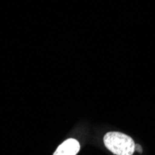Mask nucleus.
<instances>
[{"mask_svg":"<svg viewBox=\"0 0 155 155\" xmlns=\"http://www.w3.org/2000/svg\"><path fill=\"white\" fill-rule=\"evenodd\" d=\"M103 141L106 148L115 155H133L136 151L133 138L120 132H108Z\"/></svg>","mask_w":155,"mask_h":155,"instance_id":"nucleus-1","label":"nucleus"},{"mask_svg":"<svg viewBox=\"0 0 155 155\" xmlns=\"http://www.w3.org/2000/svg\"><path fill=\"white\" fill-rule=\"evenodd\" d=\"M80 150V144L74 138H69L61 143L53 155H76Z\"/></svg>","mask_w":155,"mask_h":155,"instance_id":"nucleus-2","label":"nucleus"},{"mask_svg":"<svg viewBox=\"0 0 155 155\" xmlns=\"http://www.w3.org/2000/svg\"><path fill=\"white\" fill-rule=\"evenodd\" d=\"M135 150H137V151L139 152V153H141V152H142V148H141V146H140V145H136Z\"/></svg>","mask_w":155,"mask_h":155,"instance_id":"nucleus-3","label":"nucleus"}]
</instances>
